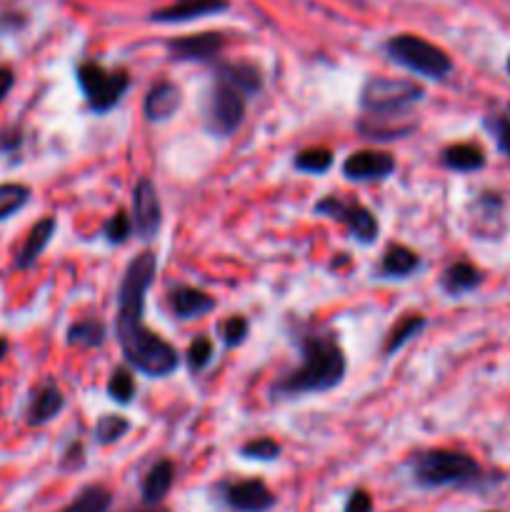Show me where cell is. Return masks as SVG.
<instances>
[{
	"label": "cell",
	"mask_w": 510,
	"mask_h": 512,
	"mask_svg": "<svg viewBox=\"0 0 510 512\" xmlns=\"http://www.w3.org/2000/svg\"><path fill=\"white\" fill-rule=\"evenodd\" d=\"M158 273V258L155 253H140L125 270L118 288V320H115V335H118L120 350L125 360L138 373L148 378H165L175 373L180 363L178 350L165 343L158 333L145 328V295L153 285Z\"/></svg>",
	"instance_id": "1"
},
{
	"label": "cell",
	"mask_w": 510,
	"mask_h": 512,
	"mask_svg": "<svg viewBox=\"0 0 510 512\" xmlns=\"http://www.w3.org/2000/svg\"><path fill=\"white\" fill-rule=\"evenodd\" d=\"M300 365L273 385L275 398H300L310 393H328L345 378V353L333 333H308L298 340Z\"/></svg>",
	"instance_id": "2"
},
{
	"label": "cell",
	"mask_w": 510,
	"mask_h": 512,
	"mask_svg": "<svg viewBox=\"0 0 510 512\" xmlns=\"http://www.w3.org/2000/svg\"><path fill=\"white\" fill-rule=\"evenodd\" d=\"M410 473L415 485L425 490L470 488L483 480V468L468 453L445 448L418 450L410 458Z\"/></svg>",
	"instance_id": "3"
},
{
	"label": "cell",
	"mask_w": 510,
	"mask_h": 512,
	"mask_svg": "<svg viewBox=\"0 0 510 512\" xmlns=\"http://www.w3.org/2000/svg\"><path fill=\"white\" fill-rule=\"evenodd\" d=\"M385 50H388L390 60L430 80H443L453 73L450 55L438 45L423 40L420 35H395L385 43Z\"/></svg>",
	"instance_id": "4"
},
{
	"label": "cell",
	"mask_w": 510,
	"mask_h": 512,
	"mask_svg": "<svg viewBox=\"0 0 510 512\" xmlns=\"http://www.w3.org/2000/svg\"><path fill=\"white\" fill-rule=\"evenodd\" d=\"M75 78L90 110L98 115L110 113L130 88L128 70H108L100 63H80Z\"/></svg>",
	"instance_id": "5"
},
{
	"label": "cell",
	"mask_w": 510,
	"mask_h": 512,
	"mask_svg": "<svg viewBox=\"0 0 510 512\" xmlns=\"http://www.w3.org/2000/svg\"><path fill=\"white\" fill-rule=\"evenodd\" d=\"M423 98L425 90L413 80L370 78L360 90V110L365 115H398Z\"/></svg>",
	"instance_id": "6"
},
{
	"label": "cell",
	"mask_w": 510,
	"mask_h": 512,
	"mask_svg": "<svg viewBox=\"0 0 510 512\" xmlns=\"http://www.w3.org/2000/svg\"><path fill=\"white\" fill-rule=\"evenodd\" d=\"M245 100L248 95L230 83L228 78L215 73V85L205 103V125L218 138H228L243 125L245 118Z\"/></svg>",
	"instance_id": "7"
},
{
	"label": "cell",
	"mask_w": 510,
	"mask_h": 512,
	"mask_svg": "<svg viewBox=\"0 0 510 512\" xmlns=\"http://www.w3.org/2000/svg\"><path fill=\"white\" fill-rule=\"evenodd\" d=\"M313 210L318 215H325V218L343 225L355 243L370 245L378 238V220H375V215L370 213L365 205H360L358 200L343 198V195H325L320 203H315Z\"/></svg>",
	"instance_id": "8"
},
{
	"label": "cell",
	"mask_w": 510,
	"mask_h": 512,
	"mask_svg": "<svg viewBox=\"0 0 510 512\" xmlns=\"http://www.w3.org/2000/svg\"><path fill=\"white\" fill-rule=\"evenodd\" d=\"M133 230L140 240H153L163 225V208L155 185L140 178L133 188Z\"/></svg>",
	"instance_id": "9"
},
{
	"label": "cell",
	"mask_w": 510,
	"mask_h": 512,
	"mask_svg": "<svg viewBox=\"0 0 510 512\" xmlns=\"http://www.w3.org/2000/svg\"><path fill=\"white\" fill-rule=\"evenodd\" d=\"M225 505L235 512H268L273 510L275 495L263 480H233L220 488Z\"/></svg>",
	"instance_id": "10"
},
{
	"label": "cell",
	"mask_w": 510,
	"mask_h": 512,
	"mask_svg": "<svg viewBox=\"0 0 510 512\" xmlns=\"http://www.w3.org/2000/svg\"><path fill=\"white\" fill-rule=\"evenodd\" d=\"M393 170L395 158L383 150H358L343 163V175L348 180H385Z\"/></svg>",
	"instance_id": "11"
},
{
	"label": "cell",
	"mask_w": 510,
	"mask_h": 512,
	"mask_svg": "<svg viewBox=\"0 0 510 512\" xmlns=\"http://www.w3.org/2000/svg\"><path fill=\"white\" fill-rule=\"evenodd\" d=\"M225 10H228V0H175L168 8L155 10L150 18L155 23H188L205 15L225 13Z\"/></svg>",
	"instance_id": "12"
},
{
	"label": "cell",
	"mask_w": 510,
	"mask_h": 512,
	"mask_svg": "<svg viewBox=\"0 0 510 512\" xmlns=\"http://www.w3.org/2000/svg\"><path fill=\"white\" fill-rule=\"evenodd\" d=\"M223 45L225 38L220 33H195L170 40L168 50L175 60H210L223 50Z\"/></svg>",
	"instance_id": "13"
},
{
	"label": "cell",
	"mask_w": 510,
	"mask_h": 512,
	"mask_svg": "<svg viewBox=\"0 0 510 512\" xmlns=\"http://www.w3.org/2000/svg\"><path fill=\"white\" fill-rule=\"evenodd\" d=\"M63 408H65L63 390H60L53 380H48V383H43L33 393L25 418H28L30 425H45L53 418H58V415L63 413Z\"/></svg>",
	"instance_id": "14"
},
{
	"label": "cell",
	"mask_w": 510,
	"mask_h": 512,
	"mask_svg": "<svg viewBox=\"0 0 510 512\" xmlns=\"http://www.w3.org/2000/svg\"><path fill=\"white\" fill-rule=\"evenodd\" d=\"M170 308H173L175 318L195 320L213 313L215 300L210 298L208 293H203V290L190 288V285H178V288L170 293Z\"/></svg>",
	"instance_id": "15"
},
{
	"label": "cell",
	"mask_w": 510,
	"mask_h": 512,
	"mask_svg": "<svg viewBox=\"0 0 510 512\" xmlns=\"http://www.w3.org/2000/svg\"><path fill=\"white\" fill-rule=\"evenodd\" d=\"M55 228H58V223H55V218H43L38 220V223L30 228L28 238H25L23 248H20L18 258H15V268L18 270H28L33 268L35 260L43 255V250L48 248L50 240H53L55 235Z\"/></svg>",
	"instance_id": "16"
},
{
	"label": "cell",
	"mask_w": 510,
	"mask_h": 512,
	"mask_svg": "<svg viewBox=\"0 0 510 512\" xmlns=\"http://www.w3.org/2000/svg\"><path fill=\"white\" fill-rule=\"evenodd\" d=\"M483 283V275L475 265L465 263V260H458V263L448 265L440 275V288L450 295V298H460V295L470 293L478 285Z\"/></svg>",
	"instance_id": "17"
},
{
	"label": "cell",
	"mask_w": 510,
	"mask_h": 512,
	"mask_svg": "<svg viewBox=\"0 0 510 512\" xmlns=\"http://www.w3.org/2000/svg\"><path fill=\"white\" fill-rule=\"evenodd\" d=\"M180 105V90L168 80H160L145 95L143 110L150 120H168L170 115L178 110Z\"/></svg>",
	"instance_id": "18"
},
{
	"label": "cell",
	"mask_w": 510,
	"mask_h": 512,
	"mask_svg": "<svg viewBox=\"0 0 510 512\" xmlns=\"http://www.w3.org/2000/svg\"><path fill=\"white\" fill-rule=\"evenodd\" d=\"M175 480V468L170 460H158L153 468L145 473L143 485H140V493H143L145 505H158L165 495L170 493Z\"/></svg>",
	"instance_id": "19"
},
{
	"label": "cell",
	"mask_w": 510,
	"mask_h": 512,
	"mask_svg": "<svg viewBox=\"0 0 510 512\" xmlns=\"http://www.w3.org/2000/svg\"><path fill=\"white\" fill-rule=\"evenodd\" d=\"M443 165L455 173H475L485 165V153L475 143H455L443 150Z\"/></svg>",
	"instance_id": "20"
},
{
	"label": "cell",
	"mask_w": 510,
	"mask_h": 512,
	"mask_svg": "<svg viewBox=\"0 0 510 512\" xmlns=\"http://www.w3.org/2000/svg\"><path fill=\"white\" fill-rule=\"evenodd\" d=\"M420 268V258L408 250L405 245H390L383 255V263H380V273L385 278H408L415 270Z\"/></svg>",
	"instance_id": "21"
},
{
	"label": "cell",
	"mask_w": 510,
	"mask_h": 512,
	"mask_svg": "<svg viewBox=\"0 0 510 512\" xmlns=\"http://www.w3.org/2000/svg\"><path fill=\"white\" fill-rule=\"evenodd\" d=\"M65 338H68V343L75 345V348H100V345L105 343V338H108V328H105L98 318H85L70 325Z\"/></svg>",
	"instance_id": "22"
},
{
	"label": "cell",
	"mask_w": 510,
	"mask_h": 512,
	"mask_svg": "<svg viewBox=\"0 0 510 512\" xmlns=\"http://www.w3.org/2000/svg\"><path fill=\"white\" fill-rule=\"evenodd\" d=\"M218 75H223V78H228L230 83L238 85L248 98L250 95L260 93V88H263V78H260V70L255 68V65H248V63L220 65Z\"/></svg>",
	"instance_id": "23"
},
{
	"label": "cell",
	"mask_w": 510,
	"mask_h": 512,
	"mask_svg": "<svg viewBox=\"0 0 510 512\" xmlns=\"http://www.w3.org/2000/svg\"><path fill=\"white\" fill-rule=\"evenodd\" d=\"M113 505V493L103 485H88L85 490H80L75 495L73 503L60 512H108Z\"/></svg>",
	"instance_id": "24"
},
{
	"label": "cell",
	"mask_w": 510,
	"mask_h": 512,
	"mask_svg": "<svg viewBox=\"0 0 510 512\" xmlns=\"http://www.w3.org/2000/svg\"><path fill=\"white\" fill-rule=\"evenodd\" d=\"M293 165L300 173L323 175L328 173L330 165H333V150L323 148V145H313V148H305L300 150V153H295Z\"/></svg>",
	"instance_id": "25"
},
{
	"label": "cell",
	"mask_w": 510,
	"mask_h": 512,
	"mask_svg": "<svg viewBox=\"0 0 510 512\" xmlns=\"http://www.w3.org/2000/svg\"><path fill=\"white\" fill-rule=\"evenodd\" d=\"M423 328H425V318H423V315H408V318L400 320V323L395 325L393 330H390L388 343H385V355L398 353V350L403 348V345L408 343V340H413L415 335H418Z\"/></svg>",
	"instance_id": "26"
},
{
	"label": "cell",
	"mask_w": 510,
	"mask_h": 512,
	"mask_svg": "<svg viewBox=\"0 0 510 512\" xmlns=\"http://www.w3.org/2000/svg\"><path fill=\"white\" fill-rule=\"evenodd\" d=\"M30 200V188L20 183H0V220L23 210Z\"/></svg>",
	"instance_id": "27"
},
{
	"label": "cell",
	"mask_w": 510,
	"mask_h": 512,
	"mask_svg": "<svg viewBox=\"0 0 510 512\" xmlns=\"http://www.w3.org/2000/svg\"><path fill=\"white\" fill-rule=\"evenodd\" d=\"M128 430H130V423L128 418H123V415H115V413L100 415V420L95 423V443L113 445L118 443Z\"/></svg>",
	"instance_id": "28"
},
{
	"label": "cell",
	"mask_w": 510,
	"mask_h": 512,
	"mask_svg": "<svg viewBox=\"0 0 510 512\" xmlns=\"http://www.w3.org/2000/svg\"><path fill=\"white\" fill-rule=\"evenodd\" d=\"M108 398L118 405H130L135 398V380L128 368H115L108 380Z\"/></svg>",
	"instance_id": "29"
},
{
	"label": "cell",
	"mask_w": 510,
	"mask_h": 512,
	"mask_svg": "<svg viewBox=\"0 0 510 512\" xmlns=\"http://www.w3.org/2000/svg\"><path fill=\"white\" fill-rule=\"evenodd\" d=\"M185 363H188L190 373H200V370L208 368L213 363V343L205 335H198L185 353Z\"/></svg>",
	"instance_id": "30"
},
{
	"label": "cell",
	"mask_w": 510,
	"mask_h": 512,
	"mask_svg": "<svg viewBox=\"0 0 510 512\" xmlns=\"http://www.w3.org/2000/svg\"><path fill=\"white\" fill-rule=\"evenodd\" d=\"M240 455L248 460H260V463H270V460H278L280 445L273 438H255L250 443H245L240 448Z\"/></svg>",
	"instance_id": "31"
},
{
	"label": "cell",
	"mask_w": 510,
	"mask_h": 512,
	"mask_svg": "<svg viewBox=\"0 0 510 512\" xmlns=\"http://www.w3.org/2000/svg\"><path fill=\"white\" fill-rule=\"evenodd\" d=\"M130 233H133V220H130V215L125 213V210H118V213H115L113 218H108V223L103 225V235L110 245L125 243V240L130 238Z\"/></svg>",
	"instance_id": "32"
},
{
	"label": "cell",
	"mask_w": 510,
	"mask_h": 512,
	"mask_svg": "<svg viewBox=\"0 0 510 512\" xmlns=\"http://www.w3.org/2000/svg\"><path fill=\"white\" fill-rule=\"evenodd\" d=\"M485 125H488L490 135L495 138V145H498L500 153L510 158V105L505 108V113L490 115V118L485 120Z\"/></svg>",
	"instance_id": "33"
},
{
	"label": "cell",
	"mask_w": 510,
	"mask_h": 512,
	"mask_svg": "<svg viewBox=\"0 0 510 512\" xmlns=\"http://www.w3.org/2000/svg\"><path fill=\"white\" fill-rule=\"evenodd\" d=\"M220 335H223V343L228 348H238L248 338V320L243 315H233V318H228L220 325Z\"/></svg>",
	"instance_id": "34"
},
{
	"label": "cell",
	"mask_w": 510,
	"mask_h": 512,
	"mask_svg": "<svg viewBox=\"0 0 510 512\" xmlns=\"http://www.w3.org/2000/svg\"><path fill=\"white\" fill-rule=\"evenodd\" d=\"M343 512H373V498L365 490H353L348 495V503H345Z\"/></svg>",
	"instance_id": "35"
},
{
	"label": "cell",
	"mask_w": 510,
	"mask_h": 512,
	"mask_svg": "<svg viewBox=\"0 0 510 512\" xmlns=\"http://www.w3.org/2000/svg\"><path fill=\"white\" fill-rule=\"evenodd\" d=\"M83 463H85V460H83V445L75 440V443L70 445L68 453H65L63 470H78V468H83Z\"/></svg>",
	"instance_id": "36"
},
{
	"label": "cell",
	"mask_w": 510,
	"mask_h": 512,
	"mask_svg": "<svg viewBox=\"0 0 510 512\" xmlns=\"http://www.w3.org/2000/svg\"><path fill=\"white\" fill-rule=\"evenodd\" d=\"M13 83H15V75L13 70L8 68V65H0V103L5 100V95L13 90Z\"/></svg>",
	"instance_id": "37"
},
{
	"label": "cell",
	"mask_w": 510,
	"mask_h": 512,
	"mask_svg": "<svg viewBox=\"0 0 510 512\" xmlns=\"http://www.w3.org/2000/svg\"><path fill=\"white\" fill-rule=\"evenodd\" d=\"M8 348H10L8 340L0 338V363H3V358H5V355H8Z\"/></svg>",
	"instance_id": "38"
},
{
	"label": "cell",
	"mask_w": 510,
	"mask_h": 512,
	"mask_svg": "<svg viewBox=\"0 0 510 512\" xmlns=\"http://www.w3.org/2000/svg\"><path fill=\"white\" fill-rule=\"evenodd\" d=\"M130 512H170L168 508H158V505H148V508H140V510H130Z\"/></svg>",
	"instance_id": "39"
},
{
	"label": "cell",
	"mask_w": 510,
	"mask_h": 512,
	"mask_svg": "<svg viewBox=\"0 0 510 512\" xmlns=\"http://www.w3.org/2000/svg\"><path fill=\"white\" fill-rule=\"evenodd\" d=\"M505 70H508V75H510V58H508V63H505Z\"/></svg>",
	"instance_id": "40"
}]
</instances>
